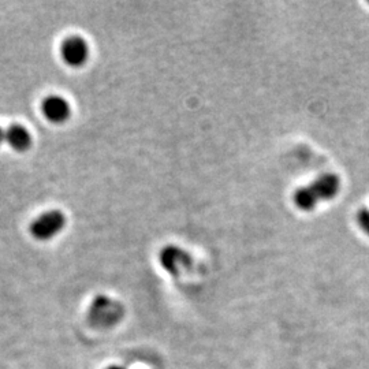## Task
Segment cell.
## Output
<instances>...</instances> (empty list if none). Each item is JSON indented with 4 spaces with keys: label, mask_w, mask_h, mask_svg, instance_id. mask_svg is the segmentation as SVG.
<instances>
[{
    "label": "cell",
    "mask_w": 369,
    "mask_h": 369,
    "mask_svg": "<svg viewBox=\"0 0 369 369\" xmlns=\"http://www.w3.org/2000/svg\"><path fill=\"white\" fill-rule=\"evenodd\" d=\"M66 226V216L60 211H48L37 216L31 223L29 231L38 241H48L56 237Z\"/></svg>",
    "instance_id": "3"
},
{
    "label": "cell",
    "mask_w": 369,
    "mask_h": 369,
    "mask_svg": "<svg viewBox=\"0 0 369 369\" xmlns=\"http://www.w3.org/2000/svg\"><path fill=\"white\" fill-rule=\"evenodd\" d=\"M357 225L367 235H369V210L364 208L357 212Z\"/></svg>",
    "instance_id": "8"
},
{
    "label": "cell",
    "mask_w": 369,
    "mask_h": 369,
    "mask_svg": "<svg viewBox=\"0 0 369 369\" xmlns=\"http://www.w3.org/2000/svg\"><path fill=\"white\" fill-rule=\"evenodd\" d=\"M43 115L51 123H65L70 118L71 108L69 102L62 96L51 95L43 100Z\"/></svg>",
    "instance_id": "6"
},
{
    "label": "cell",
    "mask_w": 369,
    "mask_h": 369,
    "mask_svg": "<svg viewBox=\"0 0 369 369\" xmlns=\"http://www.w3.org/2000/svg\"><path fill=\"white\" fill-rule=\"evenodd\" d=\"M124 315L122 304L107 296H97L89 308V323L96 328H111L117 326Z\"/></svg>",
    "instance_id": "2"
},
{
    "label": "cell",
    "mask_w": 369,
    "mask_h": 369,
    "mask_svg": "<svg viewBox=\"0 0 369 369\" xmlns=\"http://www.w3.org/2000/svg\"><path fill=\"white\" fill-rule=\"evenodd\" d=\"M107 369H124L123 367H119V365H112V367H108Z\"/></svg>",
    "instance_id": "10"
},
{
    "label": "cell",
    "mask_w": 369,
    "mask_h": 369,
    "mask_svg": "<svg viewBox=\"0 0 369 369\" xmlns=\"http://www.w3.org/2000/svg\"><path fill=\"white\" fill-rule=\"evenodd\" d=\"M339 191L341 178L334 173H327L319 176L309 185L296 191L293 194V201L301 211H314L319 203L333 200Z\"/></svg>",
    "instance_id": "1"
},
{
    "label": "cell",
    "mask_w": 369,
    "mask_h": 369,
    "mask_svg": "<svg viewBox=\"0 0 369 369\" xmlns=\"http://www.w3.org/2000/svg\"><path fill=\"white\" fill-rule=\"evenodd\" d=\"M4 141L17 152H25L32 145V136L22 124H11L4 130Z\"/></svg>",
    "instance_id": "7"
},
{
    "label": "cell",
    "mask_w": 369,
    "mask_h": 369,
    "mask_svg": "<svg viewBox=\"0 0 369 369\" xmlns=\"http://www.w3.org/2000/svg\"><path fill=\"white\" fill-rule=\"evenodd\" d=\"M60 56L70 68H81L89 59L88 43L80 36H70L60 46Z\"/></svg>",
    "instance_id": "5"
},
{
    "label": "cell",
    "mask_w": 369,
    "mask_h": 369,
    "mask_svg": "<svg viewBox=\"0 0 369 369\" xmlns=\"http://www.w3.org/2000/svg\"><path fill=\"white\" fill-rule=\"evenodd\" d=\"M159 260L161 267L174 277L182 274L183 271L191 269L193 265L192 256L182 247L176 245L164 246L160 250Z\"/></svg>",
    "instance_id": "4"
},
{
    "label": "cell",
    "mask_w": 369,
    "mask_h": 369,
    "mask_svg": "<svg viewBox=\"0 0 369 369\" xmlns=\"http://www.w3.org/2000/svg\"><path fill=\"white\" fill-rule=\"evenodd\" d=\"M4 141V130L0 127V144Z\"/></svg>",
    "instance_id": "9"
}]
</instances>
